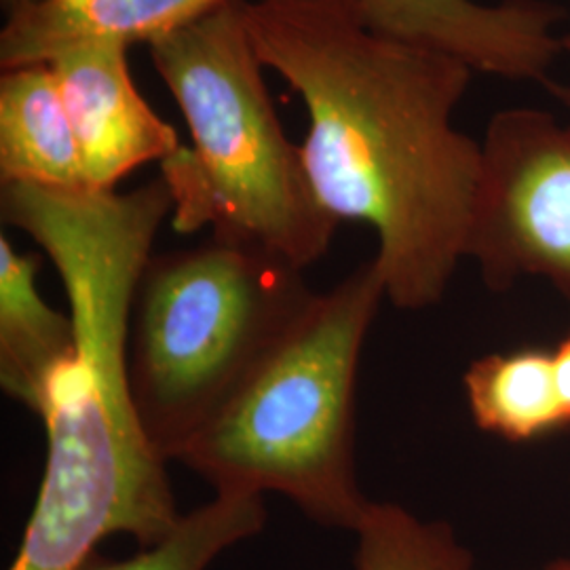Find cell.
Masks as SVG:
<instances>
[{"instance_id": "cell-13", "label": "cell", "mask_w": 570, "mask_h": 570, "mask_svg": "<svg viewBox=\"0 0 570 570\" xmlns=\"http://www.w3.org/2000/svg\"><path fill=\"white\" fill-rule=\"evenodd\" d=\"M265 524V497L216 494L183 513L159 543L122 560L96 553L81 570H205L223 551L261 534Z\"/></svg>"}, {"instance_id": "cell-14", "label": "cell", "mask_w": 570, "mask_h": 570, "mask_svg": "<svg viewBox=\"0 0 570 570\" xmlns=\"http://www.w3.org/2000/svg\"><path fill=\"white\" fill-rule=\"evenodd\" d=\"M355 537V570H475L450 524L423 520L397 503L372 501Z\"/></svg>"}, {"instance_id": "cell-2", "label": "cell", "mask_w": 570, "mask_h": 570, "mask_svg": "<svg viewBox=\"0 0 570 570\" xmlns=\"http://www.w3.org/2000/svg\"><path fill=\"white\" fill-rule=\"evenodd\" d=\"M171 212L161 176L129 193L0 186L2 223L56 266L77 338L42 410L47 463L9 570H81L106 537L150 548L183 515L167 463L144 433L127 364L136 287Z\"/></svg>"}, {"instance_id": "cell-7", "label": "cell", "mask_w": 570, "mask_h": 570, "mask_svg": "<svg viewBox=\"0 0 570 570\" xmlns=\"http://www.w3.org/2000/svg\"><path fill=\"white\" fill-rule=\"evenodd\" d=\"M370 30L510 82H550L567 11L550 0H343Z\"/></svg>"}, {"instance_id": "cell-17", "label": "cell", "mask_w": 570, "mask_h": 570, "mask_svg": "<svg viewBox=\"0 0 570 570\" xmlns=\"http://www.w3.org/2000/svg\"><path fill=\"white\" fill-rule=\"evenodd\" d=\"M45 2H49V0H0V9L4 13V20H9V18L23 13L28 9H35Z\"/></svg>"}, {"instance_id": "cell-4", "label": "cell", "mask_w": 570, "mask_h": 570, "mask_svg": "<svg viewBox=\"0 0 570 570\" xmlns=\"http://www.w3.org/2000/svg\"><path fill=\"white\" fill-rule=\"evenodd\" d=\"M148 53L193 142L161 164L174 228L212 226L218 239L258 245L298 268L324 258L338 223L275 112L244 0L148 42Z\"/></svg>"}, {"instance_id": "cell-12", "label": "cell", "mask_w": 570, "mask_h": 570, "mask_svg": "<svg viewBox=\"0 0 570 570\" xmlns=\"http://www.w3.org/2000/svg\"><path fill=\"white\" fill-rule=\"evenodd\" d=\"M463 387L475 428L510 444H530L570 428L551 348L482 355L465 370Z\"/></svg>"}, {"instance_id": "cell-9", "label": "cell", "mask_w": 570, "mask_h": 570, "mask_svg": "<svg viewBox=\"0 0 570 570\" xmlns=\"http://www.w3.org/2000/svg\"><path fill=\"white\" fill-rule=\"evenodd\" d=\"M41 261L0 237V385L41 419L61 370L75 355V324L42 301Z\"/></svg>"}, {"instance_id": "cell-10", "label": "cell", "mask_w": 570, "mask_h": 570, "mask_svg": "<svg viewBox=\"0 0 570 570\" xmlns=\"http://www.w3.org/2000/svg\"><path fill=\"white\" fill-rule=\"evenodd\" d=\"M87 190L81 150L47 61L4 68L0 75V186Z\"/></svg>"}, {"instance_id": "cell-18", "label": "cell", "mask_w": 570, "mask_h": 570, "mask_svg": "<svg viewBox=\"0 0 570 570\" xmlns=\"http://www.w3.org/2000/svg\"><path fill=\"white\" fill-rule=\"evenodd\" d=\"M541 570H570V558H562V560H556L546 564Z\"/></svg>"}, {"instance_id": "cell-3", "label": "cell", "mask_w": 570, "mask_h": 570, "mask_svg": "<svg viewBox=\"0 0 570 570\" xmlns=\"http://www.w3.org/2000/svg\"><path fill=\"white\" fill-rule=\"evenodd\" d=\"M385 298L374 261L317 292L178 463L216 494H284L320 527L355 532L372 503L355 471L357 370Z\"/></svg>"}, {"instance_id": "cell-8", "label": "cell", "mask_w": 570, "mask_h": 570, "mask_svg": "<svg viewBox=\"0 0 570 570\" xmlns=\"http://www.w3.org/2000/svg\"><path fill=\"white\" fill-rule=\"evenodd\" d=\"M129 49L117 39H85L47 60L77 134L87 190H117L138 167L161 165L183 146L138 91Z\"/></svg>"}, {"instance_id": "cell-5", "label": "cell", "mask_w": 570, "mask_h": 570, "mask_svg": "<svg viewBox=\"0 0 570 570\" xmlns=\"http://www.w3.org/2000/svg\"><path fill=\"white\" fill-rule=\"evenodd\" d=\"M303 268L244 242L212 237L153 254L129 326V385L165 463L244 385L311 305Z\"/></svg>"}, {"instance_id": "cell-1", "label": "cell", "mask_w": 570, "mask_h": 570, "mask_svg": "<svg viewBox=\"0 0 570 570\" xmlns=\"http://www.w3.org/2000/svg\"><path fill=\"white\" fill-rule=\"evenodd\" d=\"M265 68L301 96L317 202L367 225L387 301L435 306L465 261L482 144L454 122L473 70L370 30L343 0H244Z\"/></svg>"}, {"instance_id": "cell-11", "label": "cell", "mask_w": 570, "mask_h": 570, "mask_svg": "<svg viewBox=\"0 0 570 570\" xmlns=\"http://www.w3.org/2000/svg\"><path fill=\"white\" fill-rule=\"evenodd\" d=\"M228 0H49L0 30V68L47 61L66 45L117 39L136 45L199 20Z\"/></svg>"}, {"instance_id": "cell-16", "label": "cell", "mask_w": 570, "mask_h": 570, "mask_svg": "<svg viewBox=\"0 0 570 570\" xmlns=\"http://www.w3.org/2000/svg\"><path fill=\"white\" fill-rule=\"evenodd\" d=\"M562 49H564V53H569L570 56V23L569 30H567V32H562ZM546 87H548V91H550V94H553V98L567 108V115H569V121L567 122L570 125V85L550 81Z\"/></svg>"}, {"instance_id": "cell-15", "label": "cell", "mask_w": 570, "mask_h": 570, "mask_svg": "<svg viewBox=\"0 0 570 570\" xmlns=\"http://www.w3.org/2000/svg\"><path fill=\"white\" fill-rule=\"evenodd\" d=\"M553 355V372H556V385L564 406V414L570 425V332L551 348Z\"/></svg>"}, {"instance_id": "cell-6", "label": "cell", "mask_w": 570, "mask_h": 570, "mask_svg": "<svg viewBox=\"0 0 570 570\" xmlns=\"http://www.w3.org/2000/svg\"><path fill=\"white\" fill-rule=\"evenodd\" d=\"M465 258L492 292L534 277L570 305V125L515 106L492 115Z\"/></svg>"}]
</instances>
